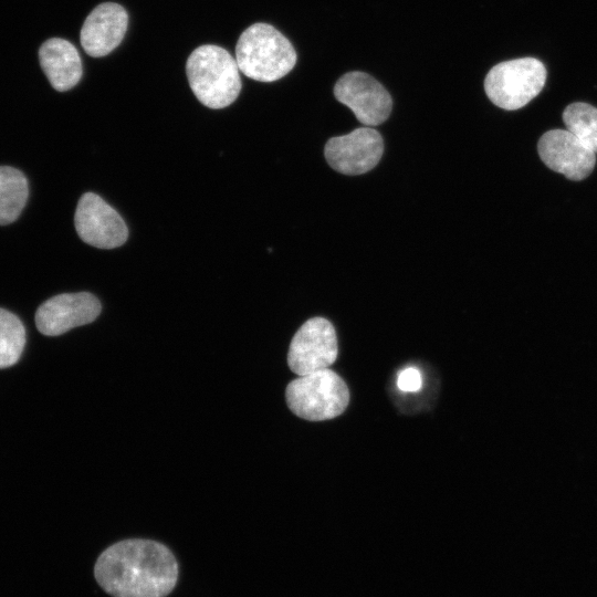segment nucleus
<instances>
[{"instance_id": "obj_1", "label": "nucleus", "mask_w": 597, "mask_h": 597, "mask_svg": "<svg viewBox=\"0 0 597 597\" xmlns=\"http://www.w3.org/2000/svg\"><path fill=\"white\" fill-rule=\"evenodd\" d=\"M94 575L113 597H165L177 583L178 564L164 544L130 538L107 547L95 563Z\"/></svg>"}, {"instance_id": "obj_2", "label": "nucleus", "mask_w": 597, "mask_h": 597, "mask_svg": "<svg viewBox=\"0 0 597 597\" xmlns=\"http://www.w3.org/2000/svg\"><path fill=\"white\" fill-rule=\"evenodd\" d=\"M233 56L223 48L205 44L193 50L186 63L190 88L210 108H223L238 97L242 84Z\"/></svg>"}, {"instance_id": "obj_3", "label": "nucleus", "mask_w": 597, "mask_h": 597, "mask_svg": "<svg viewBox=\"0 0 597 597\" xmlns=\"http://www.w3.org/2000/svg\"><path fill=\"white\" fill-rule=\"evenodd\" d=\"M235 61L245 76L260 82H273L294 67L296 52L274 27L254 23L238 39Z\"/></svg>"}, {"instance_id": "obj_4", "label": "nucleus", "mask_w": 597, "mask_h": 597, "mask_svg": "<svg viewBox=\"0 0 597 597\" xmlns=\"http://www.w3.org/2000/svg\"><path fill=\"white\" fill-rule=\"evenodd\" d=\"M287 407L310 421L333 419L343 413L349 402V390L343 378L326 368L292 380L285 390Z\"/></svg>"}, {"instance_id": "obj_5", "label": "nucleus", "mask_w": 597, "mask_h": 597, "mask_svg": "<svg viewBox=\"0 0 597 597\" xmlns=\"http://www.w3.org/2000/svg\"><path fill=\"white\" fill-rule=\"evenodd\" d=\"M545 81L544 64L534 57H522L494 65L485 76L484 90L494 105L514 111L536 97Z\"/></svg>"}, {"instance_id": "obj_6", "label": "nucleus", "mask_w": 597, "mask_h": 597, "mask_svg": "<svg viewBox=\"0 0 597 597\" xmlns=\"http://www.w3.org/2000/svg\"><path fill=\"white\" fill-rule=\"evenodd\" d=\"M334 326L323 317L306 321L293 336L287 352L290 369L297 376L328 368L337 358Z\"/></svg>"}, {"instance_id": "obj_7", "label": "nucleus", "mask_w": 597, "mask_h": 597, "mask_svg": "<svg viewBox=\"0 0 597 597\" xmlns=\"http://www.w3.org/2000/svg\"><path fill=\"white\" fill-rule=\"evenodd\" d=\"M334 95L366 126L384 123L392 108L387 90L373 76L359 71L344 74L334 86Z\"/></svg>"}, {"instance_id": "obj_8", "label": "nucleus", "mask_w": 597, "mask_h": 597, "mask_svg": "<svg viewBox=\"0 0 597 597\" xmlns=\"http://www.w3.org/2000/svg\"><path fill=\"white\" fill-rule=\"evenodd\" d=\"M74 226L82 241L100 249L117 248L124 244L128 237L123 218L93 192H86L80 198Z\"/></svg>"}, {"instance_id": "obj_9", "label": "nucleus", "mask_w": 597, "mask_h": 597, "mask_svg": "<svg viewBox=\"0 0 597 597\" xmlns=\"http://www.w3.org/2000/svg\"><path fill=\"white\" fill-rule=\"evenodd\" d=\"M383 151L381 135L374 128L360 127L328 139L324 155L334 170L344 175H362L378 164Z\"/></svg>"}, {"instance_id": "obj_10", "label": "nucleus", "mask_w": 597, "mask_h": 597, "mask_svg": "<svg viewBox=\"0 0 597 597\" xmlns=\"http://www.w3.org/2000/svg\"><path fill=\"white\" fill-rule=\"evenodd\" d=\"M101 313L98 298L88 293H63L42 303L35 313V325L46 336H57L92 323Z\"/></svg>"}, {"instance_id": "obj_11", "label": "nucleus", "mask_w": 597, "mask_h": 597, "mask_svg": "<svg viewBox=\"0 0 597 597\" xmlns=\"http://www.w3.org/2000/svg\"><path fill=\"white\" fill-rule=\"evenodd\" d=\"M537 150L549 169L575 181L588 177L596 165V153L569 130L552 129L544 133L537 143Z\"/></svg>"}, {"instance_id": "obj_12", "label": "nucleus", "mask_w": 597, "mask_h": 597, "mask_svg": "<svg viewBox=\"0 0 597 597\" xmlns=\"http://www.w3.org/2000/svg\"><path fill=\"white\" fill-rule=\"evenodd\" d=\"M128 27L126 10L115 2L95 7L81 29L80 41L84 51L101 57L111 53L124 39Z\"/></svg>"}, {"instance_id": "obj_13", "label": "nucleus", "mask_w": 597, "mask_h": 597, "mask_svg": "<svg viewBox=\"0 0 597 597\" xmlns=\"http://www.w3.org/2000/svg\"><path fill=\"white\" fill-rule=\"evenodd\" d=\"M40 65L52 87L65 92L82 77L83 66L76 48L61 38L46 40L39 50Z\"/></svg>"}, {"instance_id": "obj_14", "label": "nucleus", "mask_w": 597, "mask_h": 597, "mask_svg": "<svg viewBox=\"0 0 597 597\" xmlns=\"http://www.w3.org/2000/svg\"><path fill=\"white\" fill-rule=\"evenodd\" d=\"M29 196L25 176L18 169L0 166V226L12 223L20 216Z\"/></svg>"}, {"instance_id": "obj_15", "label": "nucleus", "mask_w": 597, "mask_h": 597, "mask_svg": "<svg viewBox=\"0 0 597 597\" xmlns=\"http://www.w3.org/2000/svg\"><path fill=\"white\" fill-rule=\"evenodd\" d=\"M563 122L584 145L597 153V108L584 102L569 104L563 112Z\"/></svg>"}, {"instance_id": "obj_16", "label": "nucleus", "mask_w": 597, "mask_h": 597, "mask_svg": "<svg viewBox=\"0 0 597 597\" xmlns=\"http://www.w3.org/2000/svg\"><path fill=\"white\" fill-rule=\"evenodd\" d=\"M25 345V329L13 313L0 308V368L14 365Z\"/></svg>"}, {"instance_id": "obj_17", "label": "nucleus", "mask_w": 597, "mask_h": 597, "mask_svg": "<svg viewBox=\"0 0 597 597\" xmlns=\"http://www.w3.org/2000/svg\"><path fill=\"white\" fill-rule=\"evenodd\" d=\"M400 390L418 391L422 385V378L418 369L407 368L402 370L397 380Z\"/></svg>"}]
</instances>
